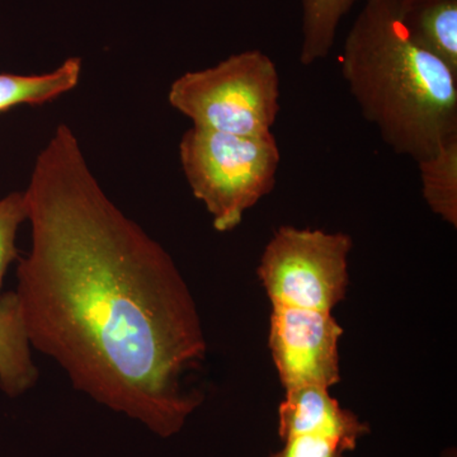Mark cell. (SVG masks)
<instances>
[{
  "label": "cell",
  "instance_id": "cell-1",
  "mask_svg": "<svg viewBox=\"0 0 457 457\" xmlns=\"http://www.w3.org/2000/svg\"><path fill=\"white\" fill-rule=\"evenodd\" d=\"M25 196L31 251L18 258L16 294L32 348L78 392L159 437L176 435L203 403L186 376L207 350L176 263L104 194L65 123Z\"/></svg>",
  "mask_w": 457,
  "mask_h": 457
},
{
  "label": "cell",
  "instance_id": "cell-2",
  "mask_svg": "<svg viewBox=\"0 0 457 457\" xmlns=\"http://www.w3.org/2000/svg\"><path fill=\"white\" fill-rule=\"evenodd\" d=\"M403 0H366L342 55L361 113L396 154L420 162L457 135V73L418 44Z\"/></svg>",
  "mask_w": 457,
  "mask_h": 457
},
{
  "label": "cell",
  "instance_id": "cell-3",
  "mask_svg": "<svg viewBox=\"0 0 457 457\" xmlns=\"http://www.w3.org/2000/svg\"><path fill=\"white\" fill-rule=\"evenodd\" d=\"M192 194L220 233L236 228L245 212L272 192L281 153L272 132L240 137L192 126L179 144Z\"/></svg>",
  "mask_w": 457,
  "mask_h": 457
},
{
  "label": "cell",
  "instance_id": "cell-4",
  "mask_svg": "<svg viewBox=\"0 0 457 457\" xmlns=\"http://www.w3.org/2000/svg\"><path fill=\"white\" fill-rule=\"evenodd\" d=\"M279 96L273 60L261 50H246L183 74L171 84L168 101L196 128L258 137L272 132Z\"/></svg>",
  "mask_w": 457,
  "mask_h": 457
},
{
  "label": "cell",
  "instance_id": "cell-5",
  "mask_svg": "<svg viewBox=\"0 0 457 457\" xmlns=\"http://www.w3.org/2000/svg\"><path fill=\"white\" fill-rule=\"evenodd\" d=\"M352 246L345 233L279 228L258 266L272 308L332 312L347 295Z\"/></svg>",
  "mask_w": 457,
  "mask_h": 457
},
{
  "label": "cell",
  "instance_id": "cell-6",
  "mask_svg": "<svg viewBox=\"0 0 457 457\" xmlns=\"http://www.w3.org/2000/svg\"><path fill=\"white\" fill-rule=\"evenodd\" d=\"M342 336L332 312L272 308L269 347L285 390L339 384Z\"/></svg>",
  "mask_w": 457,
  "mask_h": 457
},
{
  "label": "cell",
  "instance_id": "cell-7",
  "mask_svg": "<svg viewBox=\"0 0 457 457\" xmlns=\"http://www.w3.org/2000/svg\"><path fill=\"white\" fill-rule=\"evenodd\" d=\"M369 432V425L342 408L338 400L330 395L329 389L324 387L286 390L284 402L279 404L278 435L282 441L291 436L314 433L335 438L352 451Z\"/></svg>",
  "mask_w": 457,
  "mask_h": 457
},
{
  "label": "cell",
  "instance_id": "cell-8",
  "mask_svg": "<svg viewBox=\"0 0 457 457\" xmlns=\"http://www.w3.org/2000/svg\"><path fill=\"white\" fill-rule=\"evenodd\" d=\"M37 380L20 299L16 291H9L0 295V389L9 398H17Z\"/></svg>",
  "mask_w": 457,
  "mask_h": 457
},
{
  "label": "cell",
  "instance_id": "cell-9",
  "mask_svg": "<svg viewBox=\"0 0 457 457\" xmlns=\"http://www.w3.org/2000/svg\"><path fill=\"white\" fill-rule=\"evenodd\" d=\"M411 37L457 73V0H403Z\"/></svg>",
  "mask_w": 457,
  "mask_h": 457
},
{
  "label": "cell",
  "instance_id": "cell-10",
  "mask_svg": "<svg viewBox=\"0 0 457 457\" xmlns=\"http://www.w3.org/2000/svg\"><path fill=\"white\" fill-rule=\"evenodd\" d=\"M82 60L71 57L55 71L40 75L0 74V112L18 104H42L77 87Z\"/></svg>",
  "mask_w": 457,
  "mask_h": 457
},
{
  "label": "cell",
  "instance_id": "cell-11",
  "mask_svg": "<svg viewBox=\"0 0 457 457\" xmlns=\"http://www.w3.org/2000/svg\"><path fill=\"white\" fill-rule=\"evenodd\" d=\"M422 195L433 213L457 227V135L442 143L433 154L417 162Z\"/></svg>",
  "mask_w": 457,
  "mask_h": 457
},
{
  "label": "cell",
  "instance_id": "cell-12",
  "mask_svg": "<svg viewBox=\"0 0 457 457\" xmlns=\"http://www.w3.org/2000/svg\"><path fill=\"white\" fill-rule=\"evenodd\" d=\"M356 0H302L303 44L300 62L309 66L326 59L333 49L343 17Z\"/></svg>",
  "mask_w": 457,
  "mask_h": 457
},
{
  "label": "cell",
  "instance_id": "cell-13",
  "mask_svg": "<svg viewBox=\"0 0 457 457\" xmlns=\"http://www.w3.org/2000/svg\"><path fill=\"white\" fill-rule=\"evenodd\" d=\"M27 220L25 192H13L0 200V295L9 264L18 260V228Z\"/></svg>",
  "mask_w": 457,
  "mask_h": 457
},
{
  "label": "cell",
  "instance_id": "cell-14",
  "mask_svg": "<svg viewBox=\"0 0 457 457\" xmlns=\"http://www.w3.org/2000/svg\"><path fill=\"white\" fill-rule=\"evenodd\" d=\"M284 442V449L270 457H343V453L347 451L335 438L314 433L291 436Z\"/></svg>",
  "mask_w": 457,
  "mask_h": 457
}]
</instances>
